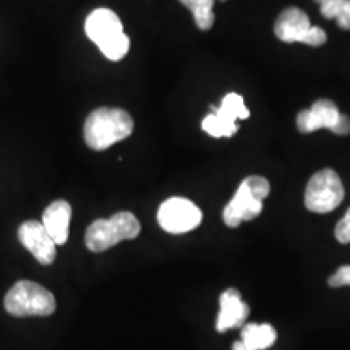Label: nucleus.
<instances>
[{
  "label": "nucleus",
  "mask_w": 350,
  "mask_h": 350,
  "mask_svg": "<svg viewBox=\"0 0 350 350\" xmlns=\"http://www.w3.org/2000/svg\"><path fill=\"white\" fill-rule=\"evenodd\" d=\"M275 336L273 326L250 323L242 327V339L234 344L232 350H265L275 342Z\"/></svg>",
  "instance_id": "nucleus-14"
},
{
  "label": "nucleus",
  "mask_w": 350,
  "mask_h": 350,
  "mask_svg": "<svg viewBox=\"0 0 350 350\" xmlns=\"http://www.w3.org/2000/svg\"><path fill=\"white\" fill-rule=\"evenodd\" d=\"M85 31L104 57L109 60H122L130 49V38L116 12L109 8H96L86 18Z\"/></svg>",
  "instance_id": "nucleus-2"
},
{
  "label": "nucleus",
  "mask_w": 350,
  "mask_h": 350,
  "mask_svg": "<svg viewBox=\"0 0 350 350\" xmlns=\"http://www.w3.org/2000/svg\"><path fill=\"white\" fill-rule=\"evenodd\" d=\"M340 116L338 106L329 99H319L310 109L299 112L297 116V126L301 133H312L319 129H327L332 133L336 131Z\"/></svg>",
  "instance_id": "nucleus-11"
},
{
  "label": "nucleus",
  "mask_w": 350,
  "mask_h": 350,
  "mask_svg": "<svg viewBox=\"0 0 350 350\" xmlns=\"http://www.w3.org/2000/svg\"><path fill=\"white\" fill-rule=\"evenodd\" d=\"M178 2H180L182 5H185L187 8H191V7H193V3L196 2V0H178Z\"/></svg>",
  "instance_id": "nucleus-19"
},
{
  "label": "nucleus",
  "mask_w": 350,
  "mask_h": 350,
  "mask_svg": "<svg viewBox=\"0 0 350 350\" xmlns=\"http://www.w3.org/2000/svg\"><path fill=\"white\" fill-rule=\"evenodd\" d=\"M214 0H196L193 7L190 8L193 13V18L196 21V26L201 31H209L214 25Z\"/></svg>",
  "instance_id": "nucleus-16"
},
{
  "label": "nucleus",
  "mask_w": 350,
  "mask_h": 350,
  "mask_svg": "<svg viewBox=\"0 0 350 350\" xmlns=\"http://www.w3.org/2000/svg\"><path fill=\"white\" fill-rule=\"evenodd\" d=\"M327 284H329L331 287L350 286V266H342V268H339L329 279H327Z\"/></svg>",
  "instance_id": "nucleus-18"
},
{
  "label": "nucleus",
  "mask_w": 350,
  "mask_h": 350,
  "mask_svg": "<svg viewBox=\"0 0 350 350\" xmlns=\"http://www.w3.org/2000/svg\"><path fill=\"white\" fill-rule=\"evenodd\" d=\"M142 226L135 214L122 211L109 219H98L86 230V247L91 252L100 253L116 247L124 240L137 239Z\"/></svg>",
  "instance_id": "nucleus-3"
},
{
  "label": "nucleus",
  "mask_w": 350,
  "mask_h": 350,
  "mask_svg": "<svg viewBox=\"0 0 350 350\" xmlns=\"http://www.w3.org/2000/svg\"><path fill=\"white\" fill-rule=\"evenodd\" d=\"M275 36L282 42H301L306 46L319 47L327 41V34L325 29L312 26L308 15L297 7L286 8L274 25Z\"/></svg>",
  "instance_id": "nucleus-6"
},
{
  "label": "nucleus",
  "mask_w": 350,
  "mask_h": 350,
  "mask_svg": "<svg viewBox=\"0 0 350 350\" xmlns=\"http://www.w3.org/2000/svg\"><path fill=\"white\" fill-rule=\"evenodd\" d=\"M200 208L193 201L174 196L165 200L157 211V222L169 234H185L201 224Z\"/></svg>",
  "instance_id": "nucleus-9"
},
{
  "label": "nucleus",
  "mask_w": 350,
  "mask_h": 350,
  "mask_svg": "<svg viewBox=\"0 0 350 350\" xmlns=\"http://www.w3.org/2000/svg\"><path fill=\"white\" fill-rule=\"evenodd\" d=\"M70 221H72V206L68 201L57 200L46 208L42 214V226L49 232L55 245H64L68 240Z\"/></svg>",
  "instance_id": "nucleus-13"
},
{
  "label": "nucleus",
  "mask_w": 350,
  "mask_h": 350,
  "mask_svg": "<svg viewBox=\"0 0 350 350\" xmlns=\"http://www.w3.org/2000/svg\"><path fill=\"white\" fill-rule=\"evenodd\" d=\"M269 182L260 175H252L240 183L237 193L222 213L226 226L239 227L240 222L252 221L262 211V200L269 195Z\"/></svg>",
  "instance_id": "nucleus-4"
},
{
  "label": "nucleus",
  "mask_w": 350,
  "mask_h": 350,
  "mask_svg": "<svg viewBox=\"0 0 350 350\" xmlns=\"http://www.w3.org/2000/svg\"><path fill=\"white\" fill-rule=\"evenodd\" d=\"M326 20H336L342 29H350V0H314Z\"/></svg>",
  "instance_id": "nucleus-15"
},
{
  "label": "nucleus",
  "mask_w": 350,
  "mask_h": 350,
  "mask_svg": "<svg viewBox=\"0 0 350 350\" xmlns=\"http://www.w3.org/2000/svg\"><path fill=\"white\" fill-rule=\"evenodd\" d=\"M18 239L23 247L28 250L41 265H52L55 260V242L49 232L39 221H26L20 226Z\"/></svg>",
  "instance_id": "nucleus-10"
},
{
  "label": "nucleus",
  "mask_w": 350,
  "mask_h": 350,
  "mask_svg": "<svg viewBox=\"0 0 350 350\" xmlns=\"http://www.w3.org/2000/svg\"><path fill=\"white\" fill-rule=\"evenodd\" d=\"M248 313H250V308L242 301L240 292L235 288H227L221 295V312L216 321V329L226 332L227 329L242 327L247 321Z\"/></svg>",
  "instance_id": "nucleus-12"
},
{
  "label": "nucleus",
  "mask_w": 350,
  "mask_h": 350,
  "mask_svg": "<svg viewBox=\"0 0 350 350\" xmlns=\"http://www.w3.org/2000/svg\"><path fill=\"white\" fill-rule=\"evenodd\" d=\"M334 234L340 243H350V208L344 214V217L338 222Z\"/></svg>",
  "instance_id": "nucleus-17"
},
{
  "label": "nucleus",
  "mask_w": 350,
  "mask_h": 350,
  "mask_svg": "<svg viewBox=\"0 0 350 350\" xmlns=\"http://www.w3.org/2000/svg\"><path fill=\"white\" fill-rule=\"evenodd\" d=\"M344 185L332 169L319 170L310 178L305 190V206L312 213H331L342 203Z\"/></svg>",
  "instance_id": "nucleus-7"
},
{
  "label": "nucleus",
  "mask_w": 350,
  "mask_h": 350,
  "mask_svg": "<svg viewBox=\"0 0 350 350\" xmlns=\"http://www.w3.org/2000/svg\"><path fill=\"white\" fill-rule=\"evenodd\" d=\"M131 131L133 119L129 112L119 107H99L85 122V142L91 150L104 151L129 138Z\"/></svg>",
  "instance_id": "nucleus-1"
},
{
  "label": "nucleus",
  "mask_w": 350,
  "mask_h": 350,
  "mask_svg": "<svg viewBox=\"0 0 350 350\" xmlns=\"http://www.w3.org/2000/svg\"><path fill=\"white\" fill-rule=\"evenodd\" d=\"M213 113L203 119V130L214 138H229L237 133L239 126L235 120H247L250 117V111L245 106V100L237 93L226 94L221 106H211Z\"/></svg>",
  "instance_id": "nucleus-8"
},
{
  "label": "nucleus",
  "mask_w": 350,
  "mask_h": 350,
  "mask_svg": "<svg viewBox=\"0 0 350 350\" xmlns=\"http://www.w3.org/2000/svg\"><path fill=\"white\" fill-rule=\"evenodd\" d=\"M222 2H224V0H222Z\"/></svg>",
  "instance_id": "nucleus-20"
},
{
  "label": "nucleus",
  "mask_w": 350,
  "mask_h": 350,
  "mask_svg": "<svg viewBox=\"0 0 350 350\" xmlns=\"http://www.w3.org/2000/svg\"><path fill=\"white\" fill-rule=\"evenodd\" d=\"M7 313L12 317H49L55 312L54 295L33 281H20L5 295Z\"/></svg>",
  "instance_id": "nucleus-5"
}]
</instances>
